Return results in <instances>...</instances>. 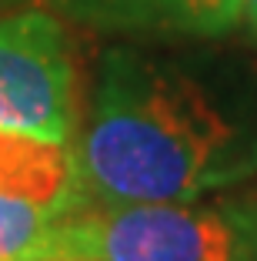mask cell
I'll return each mask as SVG.
<instances>
[{
  "mask_svg": "<svg viewBox=\"0 0 257 261\" xmlns=\"http://www.w3.org/2000/svg\"><path fill=\"white\" fill-rule=\"evenodd\" d=\"M74 154L91 204H187L254 181L257 124L190 67L113 44Z\"/></svg>",
  "mask_w": 257,
  "mask_h": 261,
  "instance_id": "1",
  "label": "cell"
},
{
  "mask_svg": "<svg viewBox=\"0 0 257 261\" xmlns=\"http://www.w3.org/2000/svg\"><path fill=\"white\" fill-rule=\"evenodd\" d=\"M47 254L83 261H244L234 198L187 204H91L53 228Z\"/></svg>",
  "mask_w": 257,
  "mask_h": 261,
  "instance_id": "2",
  "label": "cell"
},
{
  "mask_svg": "<svg viewBox=\"0 0 257 261\" xmlns=\"http://www.w3.org/2000/svg\"><path fill=\"white\" fill-rule=\"evenodd\" d=\"M0 130L57 144L80 134L74 50L47 7L0 14Z\"/></svg>",
  "mask_w": 257,
  "mask_h": 261,
  "instance_id": "3",
  "label": "cell"
},
{
  "mask_svg": "<svg viewBox=\"0 0 257 261\" xmlns=\"http://www.w3.org/2000/svg\"><path fill=\"white\" fill-rule=\"evenodd\" d=\"M83 201L74 144L0 130V261L47 254L53 228Z\"/></svg>",
  "mask_w": 257,
  "mask_h": 261,
  "instance_id": "4",
  "label": "cell"
},
{
  "mask_svg": "<svg viewBox=\"0 0 257 261\" xmlns=\"http://www.w3.org/2000/svg\"><path fill=\"white\" fill-rule=\"evenodd\" d=\"M100 34L140 40L224 37L241 23V0H47Z\"/></svg>",
  "mask_w": 257,
  "mask_h": 261,
  "instance_id": "5",
  "label": "cell"
},
{
  "mask_svg": "<svg viewBox=\"0 0 257 261\" xmlns=\"http://www.w3.org/2000/svg\"><path fill=\"white\" fill-rule=\"evenodd\" d=\"M237 201V215L244 228V261H257V188L241 194Z\"/></svg>",
  "mask_w": 257,
  "mask_h": 261,
  "instance_id": "6",
  "label": "cell"
},
{
  "mask_svg": "<svg viewBox=\"0 0 257 261\" xmlns=\"http://www.w3.org/2000/svg\"><path fill=\"white\" fill-rule=\"evenodd\" d=\"M241 20L247 23L257 37V0H241Z\"/></svg>",
  "mask_w": 257,
  "mask_h": 261,
  "instance_id": "7",
  "label": "cell"
},
{
  "mask_svg": "<svg viewBox=\"0 0 257 261\" xmlns=\"http://www.w3.org/2000/svg\"><path fill=\"white\" fill-rule=\"evenodd\" d=\"M31 261H83V258H70V254H40V258H31Z\"/></svg>",
  "mask_w": 257,
  "mask_h": 261,
  "instance_id": "8",
  "label": "cell"
},
{
  "mask_svg": "<svg viewBox=\"0 0 257 261\" xmlns=\"http://www.w3.org/2000/svg\"><path fill=\"white\" fill-rule=\"evenodd\" d=\"M7 4H14V0H0V14H4V10H7Z\"/></svg>",
  "mask_w": 257,
  "mask_h": 261,
  "instance_id": "9",
  "label": "cell"
}]
</instances>
